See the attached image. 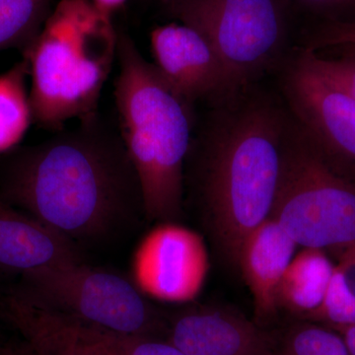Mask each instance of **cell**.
I'll use <instances>...</instances> for the list:
<instances>
[{"mask_svg":"<svg viewBox=\"0 0 355 355\" xmlns=\"http://www.w3.org/2000/svg\"><path fill=\"white\" fill-rule=\"evenodd\" d=\"M3 200L74 241L102 237L141 205L139 182L121 139L96 116L18 156Z\"/></svg>","mask_w":355,"mask_h":355,"instance_id":"obj_1","label":"cell"},{"mask_svg":"<svg viewBox=\"0 0 355 355\" xmlns=\"http://www.w3.org/2000/svg\"><path fill=\"white\" fill-rule=\"evenodd\" d=\"M214 104L200 137L202 198L222 252L238 265L247 236L270 216L291 112L254 84Z\"/></svg>","mask_w":355,"mask_h":355,"instance_id":"obj_2","label":"cell"},{"mask_svg":"<svg viewBox=\"0 0 355 355\" xmlns=\"http://www.w3.org/2000/svg\"><path fill=\"white\" fill-rule=\"evenodd\" d=\"M114 98L121 139L139 182L142 209L160 222L179 217L191 146V104L163 80L125 35L118 40Z\"/></svg>","mask_w":355,"mask_h":355,"instance_id":"obj_3","label":"cell"},{"mask_svg":"<svg viewBox=\"0 0 355 355\" xmlns=\"http://www.w3.org/2000/svg\"><path fill=\"white\" fill-rule=\"evenodd\" d=\"M118 40L110 16L89 0L60 2L23 51L34 121L58 130L73 119L95 116Z\"/></svg>","mask_w":355,"mask_h":355,"instance_id":"obj_4","label":"cell"},{"mask_svg":"<svg viewBox=\"0 0 355 355\" xmlns=\"http://www.w3.org/2000/svg\"><path fill=\"white\" fill-rule=\"evenodd\" d=\"M270 217L298 246L355 244V166L327 153L291 113Z\"/></svg>","mask_w":355,"mask_h":355,"instance_id":"obj_5","label":"cell"},{"mask_svg":"<svg viewBox=\"0 0 355 355\" xmlns=\"http://www.w3.org/2000/svg\"><path fill=\"white\" fill-rule=\"evenodd\" d=\"M164 6L211 44L233 92L279 70L291 55L298 9L292 0H168Z\"/></svg>","mask_w":355,"mask_h":355,"instance_id":"obj_6","label":"cell"},{"mask_svg":"<svg viewBox=\"0 0 355 355\" xmlns=\"http://www.w3.org/2000/svg\"><path fill=\"white\" fill-rule=\"evenodd\" d=\"M21 292L49 309L121 335L153 336L157 316L132 282L81 261L23 279Z\"/></svg>","mask_w":355,"mask_h":355,"instance_id":"obj_7","label":"cell"},{"mask_svg":"<svg viewBox=\"0 0 355 355\" xmlns=\"http://www.w3.org/2000/svg\"><path fill=\"white\" fill-rule=\"evenodd\" d=\"M132 284L144 296L183 304L198 297L209 270L202 236L173 221L160 222L135 249Z\"/></svg>","mask_w":355,"mask_h":355,"instance_id":"obj_8","label":"cell"},{"mask_svg":"<svg viewBox=\"0 0 355 355\" xmlns=\"http://www.w3.org/2000/svg\"><path fill=\"white\" fill-rule=\"evenodd\" d=\"M279 70L294 119L327 153L355 166V100L311 69L296 49Z\"/></svg>","mask_w":355,"mask_h":355,"instance_id":"obj_9","label":"cell"},{"mask_svg":"<svg viewBox=\"0 0 355 355\" xmlns=\"http://www.w3.org/2000/svg\"><path fill=\"white\" fill-rule=\"evenodd\" d=\"M154 67L182 98L216 102L233 94L223 62L207 40L190 26L170 23L151 33Z\"/></svg>","mask_w":355,"mask_h":355,"instance_id":"obj_10","label":"cell"},{"mask_svg":"<svg viewBox=\"0 0 355 355\" xmlns=\"http://www.w3.org/2000/svg\"><path fill=\"white\" fill-rule=\"evenodd\" d=\"M0 311L36 355H123L112 331L44 307L20 291L4 296Z\"/></svg>","mask_w":355,"mask_h":355,"instance_id":"obj_11","label":"cell"},{"mask_svg":"<svg viewBox=\"0 0 355 355\" xmlns=\"http://www.w3.org/2000/svg\"><path fill=\"white\" fill-rule=\"evenodd\" d=\"M168 343L188 355H275L272 342L246 318L230 311L191 310L173 322Z\"/></svg>","mask_w":355,"mask_h":355,"instance_id":"obj_12","label":"cell"},{"mask_svg":"<svg viewBox=\"0 0 355 355\" xmlns=\"http://www.w3.org/2000/svg\"><path fill=\"white\" fill-rule=\"evenodd\" d=\"M81 261L71 239L0 198V270L23 279Z\"/></svg>","mask_w":355,"mask_h":355,"instance_id":"obj_13","label":"cell"},{"mask_svg":"<svg viewBox=\"0 0 355 355\" xmlns=\"http://www.w3.org/2000/svg\"><path fill=\"white\" fill-rule=\"evenodd\" d=\"M297 246L270 217L243 242L238 265L253 297L258 319H268L277 311L279 284Z\"/></svg>","mask_w":355,"mask_h":355,"instance_id":"obj_14","label":"cell"},{"mask_svg":"<svg viewBox=\"0 0 355 355\" xmlns=\"http://www.w3.org/2000/svg\"><path fill=\"white\" fill-rule=\"evenodd\" d=\"M335 265L317 248L294 254L279 287V305L310 317L323 303Z\"/></svg>","mask_w":355,"mask_h":355,"instance_id":"obj_15","label":"cell"},{"mask_svg":"<svg viewBox=\"0 0 355 355\" xmlns=\"http://www.w3.org/2000/svg\"><path fill=\"white\" fill-rule=\"evenodd\" d=\"M28 76L29 64L24 57L0 76V153L17 146L34 121L26 87Z\"/></svg>","mask_w":355,"mask_h":355,"instance_id":"obj_16","label":"cell"},{"mask_svg":"<svg viewBox=\"0 0 355 355\" xmlns=\"http://www.w3.org/2000/svg\"><path fill=\"white\" fill-rule=\"evenodd\" d=\"M345 249L334 268L323 303L310 316L331 324L336 330L355 324V244Z\"/></svg>","mask_w":355,"mask_h":355,"instance_id":"obj_17","label":"cell"},{"mask_svg":"<svg viewBox=\"0 0 355 355\" xmlns=\"http://www.w3.org/2000/svg\"><path fill=\"white\" fill-rule=\"evenodd\" d=\"M50 0H0V51L31 44L49 17Z\"/></svg>","mask_w":355,"mask_h":355,"instance_id":"obj_18","label":"cell"},{"mask_svg":"<svg viewBox=\"0 0 355 355\" xmlns=\"http://www.w3.org/2000/svg\"><path fill=\"white\" fill-rule=\"evenodd\" d=\"M275 355H349L340 334L317 324L292 329Z\"/></svg>","mask_w":355,"mask_h":355,"instance_id":"obj_19","label":"cell"},{"mask_svg":"<svg viewBox=\"0 0 355 355\" xmlns=\"http://www.w3.org/2000/svg\"><path fill=\"white\" fill-rule=\"evenodd\" d=\"M296 51L311 69L355 100V57L329 58L300 46Z\"/></svg>","mask_w":355,"mask_h":355,"instance_id":"obj_20","label":"cell"},{"mask_svg":"<svg viewBox=\"0 0 355 355\" xmlns=\"http://www.w3.org/2000/svg\"><path fill=\"white\" fill-rule=\"evenodd\" d=\"M123 355H188L168 343L153 336L121 335L112 331Z\"/></svg>","mask_w":355,"mask_h":355,"instance_id":"obj_21","label":"cell"},{"mask_svg":"<svg viewBox=\"0 0 355 355\" xmlns=\"http://www.w3.org/2000/svg\"><path fill=\"white\" fill-rule=\"evenodd\" d=\"M300 10L321 16L324 20L340 21V14L355 9V0H292Z\"/></svg>","mask_w":355,"mask_h":355,"instance_id":"obj_22","label":"cell"},{"mask_svg":"<svg viewBox=\"0 0 355 355\" xmlns=\"http://www.w3.org/2000/svg\"><path fill=\"white\" fill-rule=\"evenodd\" d=\"M0 355H36L26 340H15L0 345Z\"/></svg>","mask_w":355,"mask_h":355,"instance_id":"obj_23","label":"cell"},{"mask_svg":"<svg viewBox=\"0 0 355 355\" xmlns=\"http://www.w3.org/2000/svg\"><path fill=\"white\" fill-rule=\"evenodd\" d=\"M102 13L111 15L112 12L123 6L128 0H89Z\"/></svg>","mask_w":355,"mask_h":355,"instance_id":"obj_24","label":"cell"},{"mask_svg":"<svg viewBox=\"0 0 355 355\" xmlns=\"http://www.w3.org/2000/svg\"><path fill=\"white\" fill-rule=\"evenodd\" d=\"M336 331L343 336V340L347 343L349 355H355V324L338 329Z\"/></svg>","mask_w":355,"mask_h":355,"instance_id":"obj_25","label":"cell"},{"mask_svg":"<svg viewBox=\"0 0 355 355\" xmlns=\"http://www.w3.org/2000/svg\"><path fill=\"white\" fill-rule=\"evenodd\" d=\"M327 53L335 55V57H343V55H345V57H355V44L333 49V50L327 51Z\"/></svg>","mask_w":355,"mask_h":355,"instance_id":"obj_26","label":"cell"},{"mask_svg":"<svg viewBox=\"0 0 355 355\" xmlns=\"http://www.w3.org/2000/svg\"><path fill=\"white\" fill-rule=\"evenodd\" d=\"M161 2H162L163 4L166 3V2L168 1V0H160Z\"/></svg>","mask_w":355,"mask_h":355,"instance_id":"obj_27","label":"cell"}]
</instances>
